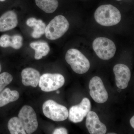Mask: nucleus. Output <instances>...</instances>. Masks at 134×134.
<instances>
[{
	"mask_svg": "<svg viewBox=\"0 0 134 134\" xmlns=\"http://www.w3.org/2000/svg\"><path fill=\"white\" fill-rule=\"evenodd\" d=\"M94 18L96 22L102 26H112L120 23L121 14L115 7L108 4L99 7L95 12Z\"/></svg>",
	"mask_w": 134,
	"mask_h": 134,
	"instance_id": "obj_1",
	"label": "nucleus"
},
{
	"mask_svg": "<svg viewBox=\"0 0 134 134\" xmlns=\"http://www.w3.org/2000/svg\"><path fill=\"white\" fill-rule=\"evenodd\" d=\"M65 59L73 71L77 74H85L90 69V63L89 60L77 49L71 48L68 50Z\"/></svg>",
	"mask_w": 134,
	"mask_h": 134,
	"instance_id": "obj_2",
	"label": "nucleus"
},
{
	"mask_svg": "<svg viewBox=\"0 0 134 134\" xmlns=\"http://www.w3.org/2000/svg\"><path fill=\"white\" fill-rule=\"evenodd\" d=\"M69 24L63 16H57L46 26L45 35L50 40H55L62 37L69 29Z\"/></svg>",
	"mask_w": 134,
	"mask_h": 134,
	"instance_id": "obj_3",
	"label": "nucleus"
},
{
	"mask_svg": "<svg viewBox=\"0 0 134 134\" xmlns=\"http://www.w3.org/2000/svg\"><path fill=\"white\" fill-rule=\"evenodd\" d=\"M92 47L96 54L101 59L107 60L114 56L116 52L115 44L108 38L99 37L93 41Z\"/></svg>",
	"mask_w": 134,
	"mask_h": 134,
	"instance_id": "obj_4",
	"label": "nucleus"
},
{
	"mask_svg": "<svg viewBox=\"0 0 134 134\" xmlns=\"http://www.w3.org/2000/svg\"><path fill=\"white\" fill-rule=\"evenodd\" d=\"M43 111L46 117L54 121H63L68 117L69 111L66 107L50 99L43 104Z\"/></svg>",
	"mask_w": 134,
	"mask_h": 134,
	"instance_id": "obj_5",
	"label": "nucleus"
},
{
	"mask_svg": "<svg viewBox=\"0 0 134 134\" xmlns=\"http://www.w3.org/2000/svg\"><path fill=\"white\" fill-rule=\"evenodd\" d=\"M18 116L26 134H32L37 129L38 122L37 115L31 107L29 105L23 107L19 111Z\"/></svg>",
	"mask_w": 134,
	"mask_h": 134,
	"instance_id": "obj_6",
	"label": "nucleus"
},
{
	"mask_svg": "<svg viewBox=\"0 0 134 134\" xmlns=\"http://www.w3.org/2000/svg\"><path fill=\"white\" fill-rule=\"evenodd\" d=\"M65 82L64 76L60 74H45L40 76L38 85L41 90L49 92L57 90Z\"/></svg>",
	"mask_w": 134,
	"mask_h": 134,
	"instance_id": "obj_7",
	"label": "nucleus"
},
{
	"mask_svg": "<svg viewBox=\"0 0 134 134\" xmlns=\"http://www.w3.org/2000/svg\"><path fill=\"white\" fill-rule=\"evenodd\" d=\"M89 87L90 95L95 102L103 103L107 101L108 99V93L99 77H92L90 81Z\"/></svg>",
	"mask_w": 134,
	"mask_h": 134,
	"instance_id": "obj_8",
	"label": "nucleus"
},
{
	"mask_svg": "<svg viewBox=\"0 0 134 134\" xmlns=\"http://www.w3.org/2000/svg\"><path fill=\"white\" fill-rule=\"evenodd\" d=\"M91 103L88 99L85 98L79 104L73 106L69 109V118L74 123L81 122L91 109Z\"/></svg>",
	"mask_w": 134,
	"mask_h": 134,
	"instance_id": "obj_9",
	"label": "nucleus"
},
{
	"mask_svg": "<svg viewBox=\"0 0 134 134\" xmlns=\"http://www.w3.org/2000/svg\"><path fill=\"white\" fill-rule=\"evenodd\" d=\"M113 71L117 87L121 89L126 88L131 77V72L129 67L124 64H117L114 67Z\"/></svg>",
	"mask_w": 134,
	"mask_h": 134,
	"instance_id": "obj_10",
	"label": "nucleus"
},
{
	"mask_svg": "<svg viewBox=\"0 0 134 134\" xmlns=\"http://www.w3.org/2000/svg\"><path fill=\"white\" fill-rule=\"evenodd\" d=\"M86 116V126L90 133H106V127L104 124L100 122L97 114L95 112L90 111Z\"/></svg>",
	"mask_w": 134,
	"mask_h": 134,
	"instance_id": "obj_11",
	"label": "nucleus"
},
{
	"mask_svg": "<svg viewBox=\"0 0 134 134\" xmlns=\"http://www.w3.org/2000/svg\"><path fill=\"white\" fill-rule=\"evenodd\" d=\"M18 24L16 14L12 10L7 11L0 17V32L8 31L15 28Z\"/></svg>",
	"mask_w": 134,
	"mask_h": 134,
	"instance_id": "obj_12",
	"label": "nucleus"
},
{
	"mask_svg": "<svg viewBox=\"0 0 134 134\" xmlns=\"http://www.w3.org/2000/svg\"><path fill=\"white\" fill-rule=\"evenodd\" d=\"M22 82L25 86L36 87L38 85L40 75L39 72L32 68H27L21 72Z\"/></svg>",
	"mask_w": 134,
	"mask_h": 134,
	"instance_id": "obj_13",
	"label": "nucleus"
},
{
	"mask_svg": "<svg viewBox=\"0 0 134 134\" xmlns=\"http://www.w3.org/2000/svg\"><path fill=\"white\" fill-rule=\"evenodd\" d=\"M30 46L35 51L34 58L36 60L42 59L43 56L47 55L50 48L48 43L44 41H38L32 42Z\"/></svg>",
	"mask_w": 134,
	"mask_h": 134,
	"instance_id": "obj_14",
	"label": "nucleus"
},
{
	"mask_svg": "<svg viewBox=\"0 0 134 134\" xmlns=\"http://www.w3.org/2000/svg\"><path fill=\"white\" fill-rule=\"evenodd\" d=\"M19 97V92L16 91H11L9 88L5 89L0 93V107L17 100Z\"/></svg>",
	"mask_w": 134,
	"mask_h": 134,
	"instance_id": "obj_15",
	"label": "nucleus"
},
{
	"mask_svg": "<svg viewBox=\"0 0 134 134\" xmlns=\"http://www.w3.org/2000/svg\"><path fill=\"white\" fill-rule=\"evenodd\" d=\"M36 5L46 13H52L58 7V0H35Z\"/></svg>",
	"mask_w": 134,
	"mask_h": 134,
	"instance_id": "obj_16",
	"label": "nucleus"
},
{
	"mask_svg": "<svg viewBox=\"0 0 134 134\" xmlns=\"http://www.w3.org/2000/svg\"><path fill=\"white\" fill-rule=\"evenodd\" d=\"M8 127L11 134H26L21 120L18 117L10 119L8 122Z\"/></svg>",
	"mask_w": 134,
	"mask_h": 134,
	"instance_id": "obj_17",
	"label": "nucleus"
},
{
	"mask_svg": "<svg viewBox=\"0 0 134 134\" xmlns=\"http://www.w3.org/2000/svg\"><path fill=\"white\" fill-rule=\"evenodd\" d=\"M31 27L33 28L31 36L34 38H39L44 34L46 25L45 24L41 19H35L32 24Z\"/></svg>",
	"mask_w": 134,
	"mask_h": 134,
	"instance_id": "obj_18",
	"label": "nucleus"
},
{
	"mask_svg": "<svg viewBox=\"0 0 134 134\" xmlns=\"http://www.w3.org/2000/svg\"><path fill=\"white\" fill-rule=\"evenodd\" d=\"M12 76L8 72H3L0 74V92L12 82Z\"/></svg>",
	"mask_w": 134,
	"mask_h": 134,
	"instance_id": "obj_19",
	"label": "nucleus"
},
{
	"mask_svg": "<svg viewBox=\"0 0 134 134\" xmlns=\"http://www.w3.org/2000/svg\"><path fill=\"white\" fill-rule=\"evenodd\" d=\"M12 45L11 47L15 49H19L23 45V37L19 35L11 36Z\"/></svg>",
	"mask_w": 134,
	"mask_h": 134,
	"instance_id": "obj_20",
	"label": "nucleus"
},
{
	"mask_svg": "<svg viewBox=\"0 0 134 134\" xmlns=\"http://www.w3.org/2000/svg\"><path fill=\"white\" fill-rule=\"evenodd\" d=\"M11 36L7 34H3L0 37V46L3 48L11 47Z\"/></svg>",
	"mask_w": 134,
	"mask_h": 134,
	"instance_id": "obj_21",
	"label": "nucleus"
},
{
	"mask_svg": "<svg viewBox=\"0 0 134 134\" xmlns=\"http://www.w3.org/2000/svg\"><path fill=\"white\" fill-rule=\"evenodd\" d=\"M68 133L67 130L64 127H60L56 129L53 132V134H67Z\"/></svg>",
	"mask_w": 134,
	"mask_h": 134,
	"instance_id": "obj_22",
	"label": "nucleus"
},
{
	"mask_svg": "<svg viewBox=\"0 0 134 134\" xmlns=\"http://www.w3.org/2000/svg\"><path fill=\"white\" fill-rule=\"evenodd\" d=\"M130 123L133 128H134V116L131 118L130 120Z\"/></svg>",
	"mask_w": 134,
	"mask_h": 134,
	"instance_id": "obj_23",
	"label": "nucleus"
},
{
	"mask_svg": "<svg viewBox=\"0 0 134 134\" xmlns=\"http://www.w3.org/2000/svg\"><path fill=\"white\" fill-rule=\"evenodd\" d=\"M2 70V66L1 65V63H0V73H1V71Z\"/></svg>",
	"mask_w": 134,
	"mask_h": 134,
	"instance_id": "obj_24",
	"label": "nucleus"
},
{
	"mask_svg": "<svg viewBox=\"0 0 134 134\" xmlns=\"http://www.w3.org/2000/svg\"><path fill=\"white\" fill-rule=\"evenodd\" d=\"M117 91H118V92H120L121 91V89L119 88Z\"/></svg>",
	"mask_w": 134,
	"mask_h": 134,
	"instance_id": "obj_25",
	"label": "nucleus"
},
{
	"mask_svg": "<svg viewBox=\"0 0 134 134\" xmlns=\"http://www.w3.org/2000/svg\"><path fill=\"white\" fill-rule=\"evenodd\" d=\"M56 93H58V94H59L60 93V91H58L56 92Z\"/></svg>",
	"mask_w": 134,
	"mask_h": 134,
	"instance_id": "obj_26",
	"label": "nucleus"
},
{
	"mask_svg": "<svg viewBox=\"0 0 134 134\" xmlns=\"http://www.w3.org/2000/svg\"><path fill=\"white\" fill-rule=\"evenodd\" d=\"M5 1H6V0H0V2H4Z\"/></svg>",
	"mask_w": 134,
	"mask_h": 134,
	"instance_id": "obj_27",
	"label": "nucleus"
},
{
	"mask_svg": "<svg viewBox=\"0 0 134 134\" xmlns=\"http://www.w3.org/2000/svg\"><path fill=\"white\" fill-rule=\"evenodd\" d=\"M108 134H115L116 133H108Z\"/></svg>",
	"mask_w": 134,
	"mask_h": 134,
	"instance_id": "obj_28",
	"label": "nucleus"
},
{
	"mask_svg": "<svg viewBox=\"0 0 134 134\" xmlns=\"http://www.w3.org/2000/svg\"><path fill=\"white\" fill-rule=\"evenodd\" d=\"M116 1H121V0H116Z\"/></svg>",
	"mask_w": 134,
	"mask_h": 134,
	"instance_id": "obj_29",
	"label": "nucleus"
}]
</instances>
